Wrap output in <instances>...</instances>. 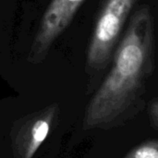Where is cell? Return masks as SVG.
Instances as JSON below:
<instances>
[{
	"mask_svg": "<svg viewBox=\"0 0 158 158\" xmlns=\"http://www.w3.org/2000/svg\"><path fill=\"white\" fill-rule=\"evenodd\" d=\"M49 131V121L46 119L37 120L31 129V139L26 149L24 158H31L40 145L45 140Z\"/></svg>",
	"mask_w": 158,
	"mask_h": 158,
	"instance_id": "cell-4",
	"label": "cell"
},
{
	"mask_svg": "<svg viewBox=\"0 0 158 158\" xmlns=\"http://www.w3.org/2000/svg\"><path fill=\"white\" fill-rule=\"evenodd\" d=\"M148 114L151 125L158 131V97L150 101L148 106Z\"/></svg>",
	"mask_w": 158,
	"mask_h": 158,
	"instance_id": "cell-6",
	"label": "cell"
},
{
	"mask_svg": "<svg viewBox=\"0 0 158 158\" xmlns=\"http://www.w3.org/2000/svg\"><path fill=\"white\" fill-rule=\"evenodd\" d=\"M156 33L151 6L133 10L113 53L112 67L88 105L84 127L121 126L143 108V95L155 69Z\"/></svg>",
	"mask_w": 158,
	"mask_h": 158,
	"instance_id": "cell-1",
	"label": "cell"
},
{
	"mask_svg": "<svg viewBox=\"0 0 158 158\" xmlns=\"http://www.w3.org/2000/svg\"><path fill=\"white\" fill-rule=\"evenodd\" d=\"M122 158H158V140L143 142Z\"/></svg>",
	"mask_w": 158,
	"mask_h": 158,
	"instance_id": "cell-5",
	"label": "cell"
},
{
	"mask_svg": "<svg viewBox=\"0 0 158 158\" xmlns=\"http://www.w3.org/2000/svg\"><path fill=\"white\" fill-rule=\"evenodd\" d=\"M139 0H102L87 51V67L99 73L110 64L124 26Z\"/></svg>",
	"mask_w": 158,
	"mask_h": 158,
	"instance_id": "cell-2",
	"label": "cell"
},
{
	"mask_svg": "<svg viewBox=\"0 0 158 158\" xmlns=\"http://www.w3.org/2000/svg\"><path fill=\"white\" fill-rule=\"evenodd\" d=\"M85 0H52L48 6L31 46V58L39 60L55 40L68 28Z\"/></svg>",
	"mask_w": 158,
	"mask_h": 158,
	"instance_id": "cell-3",
	"label": "cell"
}]
</instances>
